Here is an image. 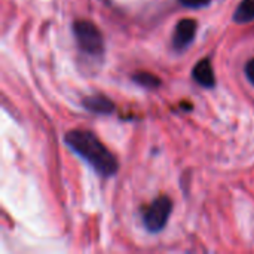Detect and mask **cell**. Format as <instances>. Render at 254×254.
<instances>
[{
  "label": "cell",
  "instance_id": "cell-1",
  "mask_svg": "<svg viewBox=\"0 0 254 254\" xmlns=\"http://www.w3.org/2000/svg\"><path fill=\"white\" fill-rule=\"evenodd\" d=\"M64 141L76 155H79L85 162H88L100 176L112 177L118 173L116 158L91 131L71 129L65 134Z\"/></svg>",
  "mask_w": 254,
  "mask_h": 254
},
{
  "label": "cell",
  "instance_id": "cell-2",
  "mask_svg": "<svg viewBox=\"0 0 254 254\" xmlns=\"http://www.w3.org/2000/svg\"><path fill=\"white\" fill-rule=\"evenodd\" d=\"M73 33L82 52L89 55H101L104 52L103 34L91 21H76L73 24Z\"/></svg>",
  "mask_w": 254,
  "mask_h": 254
},
{
  "label": "cell",
  "instance_id": "cell-3",
  "mask_svg": "<svg viewBox=\"0 0 254 254\" xmlns=\"http://www.w3.org/2000/svg\"><path fill=\"white\" fill-rule=\"evenodd\" d=\"M173 210V202L168 196L156 198L143 213V223L149 232H159L165 228Z\"/></svg>",
  "mask_w": 254,
  "mask_h": 254
},
{
  "label": "cell",
  "instance_id": "cell-4",
  "mask_svg": "<svg viewBox=\"0 0 254 254\" xmlns=\"http://www.w3.org/2000/svg\"><path fill=\"white\" fill-rule=\"evenodd\" d=\"M196 21L195 19H182L179 21V24L176 25L174 34H173V46L177 51H183L186 49L192 40L195 39L196 34Z\"/></svg>",
  "mask_w": 254,
  "mask_h": 254
},
{
  "label": "cell",
  "instance_id": "cell-5",
  "mask_svg": "<svg viewBox=\"0 0 254 254\" xmlns=\"http://www.w3.org/2000/svg\"><path fill=\"white\" fill-rule=\"evenodd\" d=\"M192 76H193L195 82H198L199 85H202L205 88H213L216 85V76H214L210 61L207 58L196 63V65L192 70Z\"/></svg>",
  "mask_w": 254,
  "mask_h": 254
},
{
  "label": "cell",
  "instance_id": "cell-6",
  "mask_svg": "<svg viewBox=\"0 0 254 254\" xmlns=\"http://www.w3.org/2000/svg\"><path fill=\"white\" fill-rule=\"evenodd\" d=\"M83 106L97 115H110L115 110V104L112 100H109L104 95H92V97H86L83 100Z\"/></svg>",
  "mask_w": 254,
  "mask_h": 254
},
{
  "label": "cell",
  "instance_id": "cell-7",
  "mask_svg": "<svg viewBox=\"0 0 254 254\" xmlns=\"http://www.w3.org/2000/svg\"><path fill=\"white\" fill-rule=\"evenodd\" d=\"M234 21L246 24L254 21V0H243L234 12Z\"/></svg>",
  "mask_w": 254,
  "mask_h": 254
},
{
  "label": "cell",
  "instance_id": "cell-8",
  "mask_svg": "<svg viewBox=\"0 0 254 254\" xmlns=\"http://www.w3.org/2000/svg\"><path fill=\"white\" fill-rule=\"evenodd\" d=\"M134 80H135L138 85H141V86H144V88H150V89L158 88V86L161 85V80H159L156 76L149 74V73H137V74L134 76Z\"/></svg>",
  "mask_w": 254,
  "mask_h": 254
},
{
  "label": "cell",
  "instance_id": "cell-9",
  "mask_svg": "<svg viewBox=\"0 0 254 254\" xmlns=\"http://www.w3.org/2000/svg\"><path fill=\"white\" fill-rule=\"evenodd\" d=\"M179 1L188 7H202V6H207L211 0H179Z\"/></svg>",
  "mask_w": 254,
  "mask_h": 254
},
{
  "label": "cell",
  "instance_id": "cell-10",
  "mask_svg": "<svg viewBox=\"0 0 254 254\" xmlns=\"http://www.w3.org/2000/svg\"><path fill=\"white\" fill-rule=\"evenodd\" d=\"M246 74H247L249 80L254 85V58L246 64Z\"/></svg>",
  "mask_w": 254,
  "mask_h": 254
}]
</instances>
